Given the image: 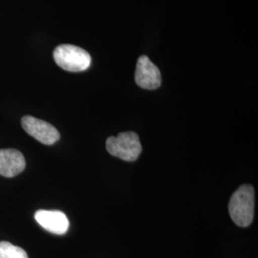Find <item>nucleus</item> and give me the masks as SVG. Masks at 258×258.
<instances>
[{"label":"nucleus","instance_id":"20e7f679","mask_svg":"<svg viewBox=\"0 0 258 258\" xmlns=\"http://www.w3.org/2000/svg\"><path fill=\"white\" fill-rule=\"evenodd\" d=\"M21 125L29 135L46 146L54 145L60 138L59 132L51 123L32 116H24Z\"/></svg>","mask_w":258,"mask_h":258},{"label":"nucleus","instance_id":"f03ea898","mask_svg":"<svg viewBox=\"0 0 258 258\" xmlns=\"http://www.w3.org/2000/svg\"><path fill=\"white\" fill-rule=\"evenodd\" d=\"M53 55L55 63L69 72H82L91 65L89 53L81 47L61 44L55 48Z\"/></svg>","mask_w":258,"mask_h":258},{"label":"nucleus","instance_id":"39448f33","mask_svg":"<svg viewBox=\"0 0 258 258\" xmlns=\"http://www.w3.org/2000/svg\"><path fill=\"white\" fill-rule=\"evenodd\" d=\"M135 81L140 87L148 90L156 89L161 85V72L147 55L139 57L135 72Z\"/></svg>","mask_w":258,"mask_h":258},{"label":"nucleus","instance_id":"6e6552de","mask_svg":"<svg viewBox=\"0 0 258 258\" xmlns=\"http://www.w3.org/2000/svg\"><path fill=\"white\" fill-rule=\"evenodd\" d=\"M0 258H28L27 252L7 241L0 242Z\"/></svg>","mask_w":258,"mask_h":258},{"label":"nucleus","instance_id":"f257e3e1","mask_svg":"<svg viewBox=\"0 0 258 258\" xmlns=\"http://www.w3.org/2000/svg\"><path fill=\"white\" fill-rule=\"evenodd\" d=\"M229 212L232 221L239 227H248L253 219L254 189L250 184H243L231 196Z\"/></svg>","mask_w":258,"mask_h":258},{"label":"nucleus","instance_id":"0eeeda50","mask_svg":"<svg viewBox=\"0 0 258 258\" xmlns=\"http://www.w3.org/2000/svg\"><path fill=\"white\" fill-rule=\"evenodd\" d=\"M26 166L25 158L17 149H0V175L12 178L19 175Z\"/></svg>","mask_w":258,"mask_h":258},{"label":"nucleus","instance_id":"7ed1b4c3","mask_svg":"<svg viewBox=\"0 0 258 258\" xmlns=\"http://www.w3.org/2000/svg\"><path fill=\"white\" fill-rule=\"evenodd\" d=\"M106 149L112 156L123 161L133 162L142 152V145L135 132H122L117 137H109L106 141Z\"/></svg>","mask_w":258,"mask_h":258},{"label":"nucleus","instance_id":"423d86ee","mask_svg":"<svg viewBox=\"0 0 258 258\" xmlns=\"http://www.w3.org/2000/svg\"><path fill=\"white\" fill-rule=\"evenodd\" d=\"M35 219L44 230L58 235L64 234L69 229L67 216L59 211H37Z\"/></svg>","mask_w":258,"mask_h":258}]
</instances>
